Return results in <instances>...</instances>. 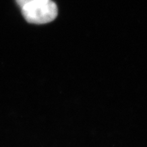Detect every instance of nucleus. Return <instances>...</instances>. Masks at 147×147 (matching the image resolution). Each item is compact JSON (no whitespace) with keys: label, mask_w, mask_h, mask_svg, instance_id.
Returning <instances> with one entry per match:
<instances>
[{"label":"nucleus","mask_w":147,"mask_h":147,"mask_svg":"<svg viewBox=\"0 0 147 147\" xmlns=\"http://www.w3.org/2000/svg\"><path fill=\"white\" fill-rule=\"evenodd\" d=\"M21 8L22 14L27 22L38 25L50 23L58 14L57 6L51 0H36Z\"/></svg>","instance_id":"1"},{"label":"nucleus","mask_w":147,"mask_h":147,"mask_svg":"<svg viewBox=\"0 0 147 147\" xmlns=\"http://www.w3.org/2000/svg\"><path fill=\"white\" fill-rule=\"evenodd\" d=\"M36 1V0H16V2L21 7H23V5L28 4V3L33 2V1Z\"/></svg>","instance_id":"2"}]
</instances>
